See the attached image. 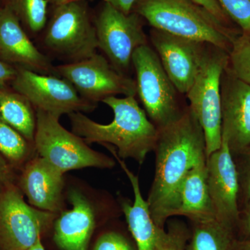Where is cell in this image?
Instances as JSON below:
<instances>
[{
  "mask_svg": "<svg viewBox=\"0 0 250 250\" xmlns=\"http://www.w3.org/2000/svg\"><path fill=\"white\" fill-rule=\"evenodd\" d=\"M154 152L155 173L147 204L156 226L173 216L179 187L189 171L207 161L205 135L190 107L180 119L159 129Z\"/></svg>",
  "mask_w": 250,
  "mask_h": 250,
  "instance_id": "obj_1",
  "label": "cell"
},
{
  "mask_svg": "<svg viewBox=\"0 0 250 250\" xmlns=\"http://www.w3.org/2000/svg\"><path fill=\"white\" fill-rule=\"evenodd\" d=\"M102 103L113 112V120L108 124H100L83 113L69 114L72 132L87 144L93 143L111 145L117 147L121 159H132L140 165L149 153L154 152L159 129L139 106L135 96L109 97Z\"/></svg>",
  "mask_w": 250,
  "mask_h": 250,
  "instance_id": "obj_2",
  "label": "cell"
},
{
  "mask_svg": "<svg viewBox=\"0 0 250 250\" xmlns=\"http://www.w3.org/2000/svg\"><path fill=\"white\" fill-rule=\"evenodd\" d=\"M154 29L206 42L229 53L239 29L227 27L192 0H138L133 11Z\"/></svg>",
  "mask_w": 250,
  "mask_h": 250,
  "instance_id": "obj_3",
  "label": "cell"
},
{
  "mask_svg": "<svg viewBox=\"0 0 250 250\" xmlns=\"http://www.w3.org/2000/svg\"><path fill=\"white\" fill-rule=\"evenodd\" d=\"M42 30V42L49 53L64 63L81 62L97 53L95 18L88 1L51 6Z\"/></svg>",
  "mask_w": 250,
  "mask_h": 250,
  "instance_id": "obj_4",
  "label": "cell"
},
{
  "mask_svg": "<svg viewBox=\"0 0 250 250\" xmlns=\"http://www.w3.org/2000/svg\"><path fill=\"white\" fill-rule=\"evenodd\" d=\"M131 64L136 73L137 95L156 127L163 129L180 119L188 105L169 78L150 44L136 49Z\"/></svg>",
  "mask_w": 250,
  "mask_h": 250,
  "instance_id": "obj_5",
  "label": "cell"
},
{
  "mask_svg": "<svg viewBox=\"0 0 250 250\" xmlns=\"http://www.w3.org/2000/svg\"><path fill=\"white\" fill-rule=\"evenodd\" d=\"M228 62V52L207 43L196 77L186 95L203 130L207 158L221 147L220 83Z\"/></svg>",
  "mask_w": 250,
  "mask_h": 250,
  "instance_id": "obj_6",
  "label": "cell"
},
{
  "mask_svg": "<svg viewBox=\"0 0 250 250\" xmlns=\"http://www.w3.org/2000/svg\"><path fill=\"white\" fill-rule=\"evenodd\" d=\"M36 119L35 150L62 174L85 167L111 169L116 165L114 159L93 150L82 138L64 128L59 117L38 110Z\"/></svg>",
  "mask_w": 250,
  "mask_h": 250,
  "instance_id": "obj_7",
  "label": "cell"
},
{
  "mask_svg": "<svg viewBox=\"0 0 250 250\" xmlns=\"http://www.w3.org/2000/svg\"><path fill=\"white\" fill-rule=\"evenodd\" d=\"M94 18L98 49L115 68L128 75L136 49L149 44L144 20L134 11L124 14L104 1Z\"/></svg>",
  "mask_w": 250,
  "mask_h": 250,
  "instance_id": "obj_8",
  "label": "cell"
},
{
  "mask_svg": "<svg viewBox=\"0 0 250 250\" xmlns=\"http://www.w3.org/2000/svg\"><path fill=\"white\" fill-rule=\"evenodd\" d=\"M58 215L28 205L21 189L11 184L0 192V250H27Z\"/></svg>",
  "mask_w": 250,
  "mask_h": 250,
  "instance_id": "obj_9",
  "label": "cell"
},
{
  "mask_svg": "<svg viewBox=\"0 0 250 250\" xmlns=\"http://www.w3.org/2000/svg\"><path fill=\"white\" fill-rule=\"evenodd\" d=\"M55 68L59 77L70 82L82 98L92 103L118 95H137L136 80L118 71L102 54L56 65Z\"/></svg>",
  "mask_w": 250,
  "mask_h": 250,
  "instance_id": "obj_10",
  "label": "cell"
},
{
  "mask_svg": "<svg viewBox=\"0 0 250 250\" xmlns=\"http://www.w3.org/2000/svg\"><path fill=\"white\" fill-rule=\"evenodd\" d=\"M16 68L11 83L13 90L25 97L36 111L60 118L77 112L88 113L96 107V104L82 98L75 87L62 77L42 75L22 67Z\"/></svg>",
  "mask_w": 250,
  "mask_h": 250,
  "instance_id": "obj_11",
  "label": "cell"
},
{
  "mask_svg": "<svg viewBox=\"0 0 250 250\" xmlns=\"http://www.w3.org/2000/svg\"><path fill=\"white\" fill-rule=\"evenodd\" d=\"M207 186L215 219L236 231L239 220L240 186L236 164L226 139L207 158Z\"/></svg>",
  "mask_w": 250,
  "mask_h": 250,
  "instance_id": "obj_12",
  "label": "cell"
},
{
  "mask_svg": "<svg viewBox=\"0 0 250 250\" xmlns=\"http://www.w3.org/2000/svg\"><path fill=\"white\" fill-rule=\"evenodd\" d=\"M149 42L177 90L187 95L199 69L207 43L151 28Z\"/></svg>",
  "mask_w": 250,
  "mask_h": 250,
  "instance_id": "obj_13",
  "label": "cell"
},
{
  "mask_svg": "<svg viewBox=\"0 0 250 250\" xmlns=\"http://www.w3.org/2000/svg\"><path fill=\"white\" fill-rule=\"evenodd\" d=\"M222 136L233 156L250 146V85L227 66L220 83Z\"/></svg>",
  "mask_w": 250,
  "mask_h": 250,
  "instance_id": "obj_14",
  "label": "cell"
},
{
  "mask_svg": "<svg viewBox=\"0 0 250 250\" xmlns=\"http://www.w3.org/2000/svg\"><path fill=\"white\" fill-rule=\"evenodd\" d=\"M0 59L37 73L58 76L55 65L33 43L17 16L5 6L0 9Z\"/></svg>",
  "mask_w": 250,
  "mask_h": 250,
  "instance_id": "obj_15",
  "label": "cell"
},
{
  "mask_svg": "<svg viewBox=\"0 0 250 250\" xmlns=\"http://www.w3.org/2000/svg\"><path fill=\"white\" fill-rule=\"evenodd\" d=\"M63 187V174L39 156L27 163L20 179L30 205L57 214L62 209Z\"/></svg>",
  "mask_w": 250,
  "mask_h": 250,
  "instance_id": "obj_16",
  "label": "cell"
},
{
  "mask_svg": "<svg viewBox=\"0 0 250 250\" xmlns=\"http://www.w3.org/2000/svg\"><path fill=\"white\" fill-rule=\"evenodd\" d=\"M69 200L71 209L62 210L54 221V243L62 250H88L96 225L95 211L80 190H70Z\"/></svg>",
  "mask_w": 250,
  "mask_h": 250,
  "instance_id": "obj_17",
  "label": "cell"
},
{
  "mask_svg": "<svg viewBox=\"0 0 250 250\" xmlns=\"http://www.w3.org/2000/svg\"><path fill=\"white\" fill-rule=\"evenodd\" d=\"M105 147L114 156L121 168L127 176L133 192L134 200L131 203L129 200H121L123 213L136 243L137 250H158L161 233L165 229L156 226L153 220L147 200L143 198L140 187L139 178L133 173L124 161L117 154L116 150L111 145H105Z\"/></svg>",
  "mask_w": 250,
  "mask_h": 250,
  "instance_id": "obj_18",
  "label": "cell"
},
{
  "mask_svg": "<svg viewBox=\"0 0 250 250\" xmlns=\"http://www.w3.org/2000/svg\"><path fill=\"white\" fill-rule=\"evenodd\" d=\"M189 171L179 187L173 216L187 217L192 223L215 218L207 186V165Z\"/></svg>",
  "mask_w": 250,
  "mask_h": 250,
  "instance_id": "obj_19",
  "label": "cell"
},
{
  "mask_svg": "<svg viewBox=\"0 0 250 250\" xmlns=\"http://www.w3.org/2000/svg\"><path fill=\"white\" fill-rule=\"evenodd\" d=\"M36 120V109L25 97L14 90L0 89V121L34 143Z\"/></svg>",
  "mask_w": 250,
  "mask_h": 250,
  "instance_id": "obj_20",
  "label": "cell"
},
{
  "mask_svg": "<svg viewBox=\"0 0 250 250\" xmlns=\"http://www.w3.org/2000/svg\"><path fill=\"white\" fill-rule=\"evenodd\" d=\"M188 250H232L237 239L234 229L215 218L194 222Z\"/></svg>",
  "mask_w": 250,
  "mask_h": 250,
  "instance_id": "obj_21",
  "label": "cell"
},
{
  "mask_svg": "<svg viewBox=\"0 0 250 250\" xmlns=\"http://www.w3.org/2000/svg\"><path fill=\"white\" fill-rule=\"evenodd\" d=\"M17 16L22 27L33 35L41 34L49 16L47 0H1Z\"/></svg>",
  "mask_w": 250,
  "mask_h": 250,
  "instance_id": "obj_22",
  "label": "cell"
},
{
  "mask_svg": "<svg viewBox=\"0 0 250 250\" xmlns=\"http://www.w3.org/2000/svg\"><path fill=\"white\" fill-rule=\"evenodd\" d=\"M14 128L0 121V154L12 164H21L30 155L31 146Z\"/></svg>",
  "mask_w": 250,
  "mask_h": 250,
  "instance_id": "obj_23",
  "label": "cell"
},
{
  "mask_svg": "<svg viewBox=\"0 0 250 250\" xmlns=\"http://www.w3.org/2000/svg\"><path fill=\"white\" fill-rule=\"evenodd\" d=\"M228 68L237 78L250 85V34L241 33L233 41Z\"/></svg>",
  "mask_w": 250,
  "mask_h": 250,
  "instance_id": "obj_24",
  "label": "cell"
},
{
  "mask_svg": "<svg viewBox=\"0 0 250 250\" xmlns=\"http://www.w3.org/2000/svg\"><path fill=\"white\" fill-rule=\"evenodd\" d=\"M229 18L242 34H250V0H218Z\"/></svg>",
  "mask_w": 250,
  "mask_h": 250,
  "instance_id": "obj_25",
  "label": "cell"
},
{
  "mask_svg": "<svg viewBox=\"0 0 250 250\" xmlns=\"http://www.w3.org/2000/svg\"><path fill=\"white\" fill-rule=\"evenodd\" d=\"M188 235L183 223L171 222L167 231L164 229L161 233L158 250H188Z\"/></svg>",
  "mask_w": 250,
  "mask_h": 250,
  "instance_id": "obj_26",
  "label": "cell"
},
{
  "mask_svg": "<svg viewBox=\"0 0 250 250\" xmlns=\"http://www.w3.org/2000/svg\"><path fill=\"white\" fill-rule=\"evenodd\" d=\"M236 156L238 160L235 162L239 179V199L241 197L244 205L250 200V146Z\"/></svg>",
  "mask_w": 250,
  "mask_h": 250,
  "instance_id": "obj_27",
  "label": "cell"
},
{
  "mask_svg": "<svg viewBox=\"0 0 250 250\" xmlns=\"http://www.w3.org/2000/svg\"><path fill=\"white\" fill-rule=\"evenodd\" d=\"M93 250H137L121 233L108 231L103 233L95 243Z\"/></svg>",
  "mask_w": 250,
  "mask_h": 250,
  "instance_id": "obj_28",
  "label": "cell"
},
{
  "mask_svg": "<svg viewBox=\"0 0 250 250\" xmlns=\"http://www.w3.org/2000/svg\"><path fill=\"white\" fill-rule=\"evenodd\" d=\"M192 1L205 8L227 27L239 29L238 28L233 27L232 21L222 9L221 6L219 4L218 0H192Z\"/></svg>",
  "mask_w": 250,
  "mask_h": 250,
  "instance_id": "obj_29",
  "label": "cell"
},
{
  "mask_svg": "<svg viewBox=\"0 0 250 250\" xmlns=\"http://www.w3.org/2000/svg\"><path fill=\"white\" fill-rule=\"evenodd\" d=\"M236 231L240 236L237 239H250V200L244 204L243 208L240 210Z\"/></svg>",
  "mask_w": 250,
  "mask_h": 250,
  "instance_id": "obj_30",
  "label": "cell"
},
{
  "mask_svg": "<svg viewBox=\"0 0 250 250\" xmlns=\"http://www.w3.org/2000/svg\"><path fill=\"white\" fill-rule=\"evenodd\" d=\"M14 172L9 161L0 154V192L14 184Z\"/></svg>",
  "mask_w": 250,
  "mask_h": 250,
  "instance_id": "obj_31",
  "label": "cell"
},
{
  "mask_svg": "<svg viewBox=\"0 0 250 250\" xmlns=\"http://www.w3.org/2000/svg\"><path fill=\"white\" fill-rule=\"evenodd\" d=\"M16 73V67L0 59V89L6 88L8 83H11Z\"/></svg>",
  "mask_w": 250,
  "mask_h": 250,
  "instance_id": "obj_32",
  "label": "cell"
},
{
  "mask_svg": "<svg viewBox=\"0 0 250 250\" xmlns=\"http://www.w3.org/2000/svg\"><path fill=\"white\" fill-rule=\"evenodd\" d=\"M137 1L138 0H103L104 2L108 3L126 14L132 12Z\"/></svg>",
  "mask_w": 250,
  "mask_h": 250,
  "instance_id": "obj_33",
  "label": "cell"
},
{
  "mask_svg": "<svg viewBox=\"0 0 250 250\" xmlns=\"http://www.w3.org/2000/svg\"><path fill=\"white\" fill-rule=\"evenodd\" d=\"M232 250H250V239H236Z\"/></svg>",
  "mask_w": 250,
  "mask_h": 250,
  "instance_id": "obj_34",
  "label": "cell"
},
{
  "mask_svg": "<svg viewBox=\"0 0 250 250\" xmlns=\"http://www.w3.org/2000/svg\"><path fill=\"white\" fill-rule=\"evenodd\" d=\"M49 6H57L67 3L74 2V1H88V0H47Z\"/></svg>",
  "mask_w": 250,
  "mask_h": 250,
  "instance_id": "obj_35",
  "label": "cell"
},
{
  "mask_svg": "<svg viewBox=\"0 0 250 250\" xmlns=\"http://www.w3.org/2000/svg\"><path fill=\"white\" fill-rule=\"evenodd\" d=\"M27 250H45V248L42 246L41 238H39V239L36 242L34 246H31V248H29Z\"/></svg>",
  "mask_w": 250,
  "mask_h": 250,
  "instance_id": "obj_36",
  "label": "cell"
},
{
  "mask_svg": "<svg viewBox=\"0 0 250 250\" xmlns=\"http://www.w3.org/2000/svg\"><path fill=\"white\" fill-rule=\"evenodd\" d=\"M1 6H2V4H1V0H0V9H1Z\"/></svg>",
  "mask_w": 250,
  "mask_h": 250,
  "instance_id": "obj_37",
  "label": "cell"
}]
</instances>
